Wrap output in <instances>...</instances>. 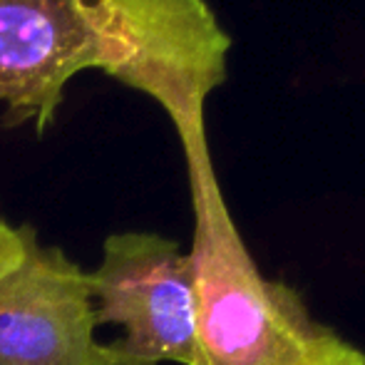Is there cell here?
I'll return each mask as SVG.
<instances>
[{
  "mask_svg": "<svg viewBox=\"0 0 365 365\" xmlns=\"http://www.w3.org/2000/svg\"><path fill=\"white\" fill-rule=\"evenodd\" d=\"M231 35L207 0H0V105L8 130L43 137L85 70L152 97L179 140L207 132L229 77Z\"/></svg>",
  "mask_w": 365,
  "mask_h": 365,
  "instance_id": "obj_1",
  "label": "cell"
},
{
  "mask_svg": "<svg viewBox=\"0 0 365 365\" xmlns=\"http://www.w3.org/2000/svg\"><path fill=\"white\" fill-rule=\"evenodd\" d=\"M87 279L97 326L122 328L107 343L122 365L197 363V291L179 241L154 231L112 234Z\"/></svg>",
  "mask_w": 365,
  "mask_h": 365,
  "instance_id": "obj_3",
  "label": "cell"
},
{
  "mask_svg": "<svg viewBox=\"0 0 365 365\" xmlns=\"http://www.w3.org/2000/svg\"><path fill=\"white\" fill-rule=\"evenodd\" d=\"M25 254V229L10 226L8 221L0 219V276L13 271L23 261Z\"/></svg>",
  "mask_w": 365,
  "mask_h": 365,
  "instance_id": "obj_5",
  "label": "cell"
},
{
  "mask_svg": "<svg viewBox=\"0 0 365 365\" xmlns=\"http://www.w3.org/2000/svg\"><path fill=\"white\" fill-rule=\"evenodd\" d=\"M25 254L0 276V365H122L95 338L87 271L23 224Z\"/></svg>",
  "mask_w": 365,
  "mask_h": 365,
  "instance_id": "obj_4",
  "label": "cell"
},
{
  "mask_svg": "<svg viewBox=\"0 0 365 365\" xmlns=\"http://www.w3.org/2000/svg\"><path fill=\"white\" fill-rule=\"evenodd\" d=\"M182 147L194 212V365H365L361 346L318 321L293 286L259 269L221 194L207 132Z\"/></svg>",
  "mask_w": 365,
  "mask_h": 365,
  "instance_id": "obj_2",
  "label": "cell"
}]
</instances>
